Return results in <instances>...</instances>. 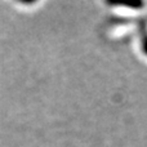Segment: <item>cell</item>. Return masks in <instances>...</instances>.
<instances>
[{
  "mask_svg": "<svg viewBox=\"0 0 147 147\" xmlns=\"http://www.w3.org/2000/svg\"><path fill=\"white\" fill-rule=\"evenodd\" d=\"M141 49H142V53H145L147 56V30H145L141 39Z\"/></svg>",
  "mask_w": 147,
  "mask_h": 147,
  "instance_id": "cell-1",
  "label": "cell"
}]
</instances>
